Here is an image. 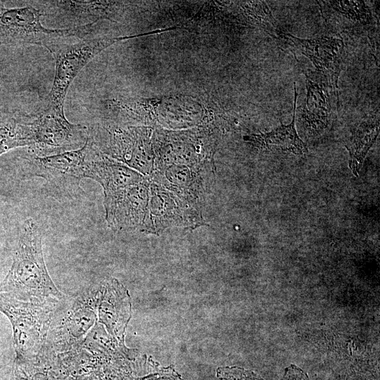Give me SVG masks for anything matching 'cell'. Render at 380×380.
Segmentation results:
<instances>
[{"instance_id": "30bf717a", "label": "cell", "mask_w": 380, "mask_h": 380, "mask_svg": "<svg viewBox=\"0 0 380 380\" xmlns=\"http://www.w3.org/2000/svg\"><path fill=\"white\" fill-rule=\"evenodd\" d=\"M96 309L100 322L119 340L129 316V302L125 289L115 279L101 284L98 287Z\"/></svg>"}, {"instance_id": "5b68a950", "label": "cell", "mask_w": 380, "mask_h": 380, "mask_svg": "<svg viewBox=\"0 0 380 380\" xmlns=\"http://www.w3.org/2000/svg\"><path fill=\"white\" fill-rule=\"evenodd\" d=\"M122 39L87 37L75 43L63 39L48 45L46 49L54 58L56 70L47 108L64 112L68 89L79 72L101 51Z\"/></svg>"}, {"instance_id": "6da1fadb", "label": "cell", "mask_w": 380, "mask_h": 380, "mask_svg": "<svg viewBox=\"0 0 380 380\" xmlns=\"http://www.w3.org/2000/svg\"><path fill=\"white\" fill-rule=\"evenodd\" d=\"M0 293L24 301L60 300L65 297L49 274L43 255L41 231L32 218L21 226L11 265L0 282Z\"/></svg>"}, {"instance_id": "7c38bea8", "label": "cell", "mask_w": 380, "mask_h": 380, "mask_svg": "<svg viewBox=\"0 0 380 380\" xmlns=\"http://www.w3.org/2000/svg\"><path fill=\"white\" fill-rule=\"evenodd\" d=\"M306 77L307 94L302 111V119L310 131L320 132L325 129L331 112V94H336L328 82L318 73L303 72Z\"/></svg>"}, {"instance_id": "9c48e42d", "label": "cell", "mask_w": 380, "mask_h": 380, "mask_svg": "<svg viewBox=\"0 0 380 380\" xmlns=\"http://www.w3.org/2000/svg\"><path fill=\"white\" fill-rule=\"evenodd\" d=\"M281 39L312 63L316 72L328 82L338 96V80L344 53L343 39L334 37L300 39L283 32L279 39Z\"/></svg>"}, {"instance_id": "e0dca14e", "label": "cell", "mask_w": 380, "mask_h": 380, "mask_svg": "<svg viewBox=\"0 0 380 380\" xmlns=\"http://www.w3.org/2000/svg\"><path fill=\"white\" fill-rule=\"evenodd\" d=\"M325 2L334 10L350 20L363 24L371 22V11L364 1H327Z\"/></svg>"}, {"instance_id": "d6986e66", "label": "cell", "mask_w": 380, "mask_h": 380, "mask_svg": "<svg viewBox=\"0 0 380 380\" xmlns=\"http://www.w3.org/2000/svg\"><path fill=\"white\" fill-rule=\"evenodd\" d=\"M280 380H310V379L304 370L296 365L291 364L285 368Z\"/></svg>"}, {"instance_id": "ba28073f", "label": "cell", "mask_w": 380, "mask_h": 380, "mask_svg": "<svg viewBox=\"0 0 380 380\" xmlns=\"http://www.w3.org/2000/svg\"><path fill=\"white\" fill-rule=\"evenodd\" d=\"M151 181L144 178L104 196L106 220L115 230H139L152 233L149 217Z\"/></svg>"}, {"instance_id": "ac0fdd59", "label": "cell", "mask_w": 380, "mask_h": 380, "mask_svg": "<svg viewBox=\"0 0 380 380\" xmlns=\"http://www.w3.org/2000/svg\"><path fill=\"white\" fill-rule=\"evenodd\" d=\"M216 375L220 380H265L253 371L239 367H218Z\"/></svg>"}, {"instance_id": "52a82bcc", "label": "cell", "mask_w": 380, "mask_h": 380, "mask_svg": "<svg viewBox=\"0 0 380 380\" xmlns=\"http://www.w3.org/2000/svg\"><path fill=\"white\" fill-rule=\"evenodd\" d=\"M94 146L87 139L77 150L39 157L30 155L31 172L46 180V188L54 195H74L84 178Z\"/></svg>"}, {"instance_id": "ffe728a7", "label": "cell", "mask_w": 380, "mask_h": 380, "mask_svg": "<svg viewBox=\"0 0 380 380\" xmlns=\"http://www.w3.org/2000/svg\"><path fill=\"white\" fill-rule=\"evenodd\" d=\"M175 377V376H174ZM167 378V376H148L147 377H144L143 379H141L140 380H177L175 378Z\"/></svg>"}, {"instance_id": "4fadbf2b", "label": "cell", "mask_w": 380, "mask_h": 380, "mask_svg": "<svg viewBox=\"0 0 380 380\" xmlns=\"http://www.w3.org/2000/svg\"><path fill=\"white\" fill-rule=\"evenodd\" d=\"M294 103L293 109V118L290 124L283 125L275 128L271 132L252 134L244 137V139L251 142L256 147L263 150L280 149L289 151L296 155H302L308 152L305 143L298 137L296 126V109L297 91L294 82Z\"/></svg>"}, {"instance_id": "7a4b0ae2", "label": "cell", "mask_w": 380, "mask_h": 380, "mask_svg": "<svg viewBox=\"0 0 380 380\" xmlns=\"http://www.w3.org/2000/svg\"><path fill=\"white\" fill-rule=\"evenodd\" d=\"M62 300L24 301L0 293V312L11 324L16 359L32 360L39 357Z\"/></svg>"}, {"instance_id": "2e32d148", "label": "cell", "mask_w": 380, "mask_h": 380, "mask_svg": "<svg viewBox=\"0 0 380 380\" xmlns=\"http://www.w3.org/2000/svg\"><path fill=\"white\" fill-rule=\"evenodd\" d=\"M247 13L252 20L270 35L280 39L281 31L265 1H249L246 5Z\"/></svg>"}, {"instance_id": "8992f818", "label": "cell", "mask_w": 380, "mask_h": 380, "mask_svg": "<svg viewBox=\"0 0 380 380\" xmlns=\"http://www.w3.org/2000/svg\"><path fill=\"white\" fill-rule=\"evenodd\" d=\"M31 156H47L82 148L88 137L87 126L68 120L64 112L46 107L39 113L31 115L30 121Z\"/></svg>"}, {"instance_id": "277c9868", "label": "cell", "mask_w": 380, "mask_h": 380, "mask_svg": "<svg viewBox=\"0 0 380 380\" xmlns=\"http://www.w3.org/2000/svg\"><path fill=\"white\" fill-rule=\"evenodd\" d=\"M0 1V44L16 46L31 44L45 48L59 39L89 37L93 25L77 27L51 29L41 22L44 15L40 9L27 5L23 7L7 8Z\"/></svg>"}, {"instance_id": "5bb4252c", "label": "cell", "mask_w": 380, "mask_h": 380, "mask_svg": "<svg viewBox=\"0 0 380 380\" xmlns=\"http://www.w3.org/2000/svg\"><path fill=\"white\" fill-rule=\"evenodd\" d=\"M30 120V115L0 108V156L32 145Z\"/></svg>"}, {"instance_id": "9a60e30c", "label": "cell", "mask_w": 380, "mask_h": 380, "mask_svg": "<svg viewBox=\"0 0 380 380\" xmlns=\"http://www.w3.org/2000/svg\"><path fill=\"white\" fill-rule=\"evenodd\" d=\"M379 132V122L366 121L355 128L345 144L349 156V167L358 176L366 155L375 142Z\"/></svg>"}, {"instance_id": "3957f363", "label": "cell", "mask_w": 380, "mask_h": 380, "mask_svg": "<svg viewBox=\"0 0 380 380\" xmlns=\"http://www.w3.org/2000/svg\"><path fill=\"white\" fill-rule=\"evenodd\" d=\"M96 288L61 301L39 356L48 357L81 346L96 319Z\"/></svg>"}, {"instance_id": "8fae6325", "label": "cell", "mask_w": 380, "mask_h": 380, "mask_svg": "<svg viewBox=\"0 0 380 380\" xmlns=\"http://www.w3.org/2000/svg\"><path fill=\"white\" fill-rule=\"evenodd\" d=\"M84 178L101 184L105 196L142 181L144 177L127 165L113 160L95 148L86 170Z\"/></svg>"}]
</instances>
